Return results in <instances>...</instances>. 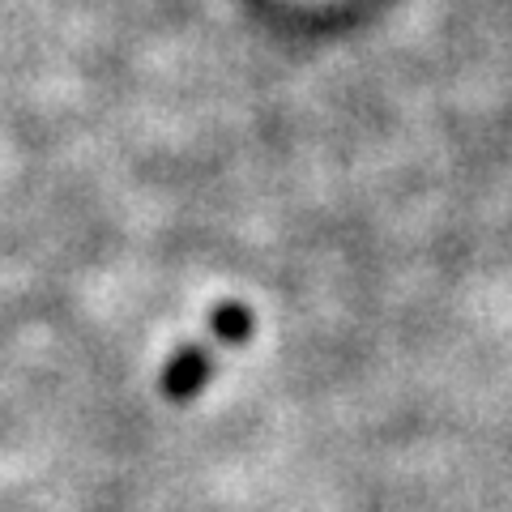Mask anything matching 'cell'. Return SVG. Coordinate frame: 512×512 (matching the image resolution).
<instances>
[{
  "label": "cell",
  "instance_id": "cell-1",
  "mask_svg": "<svg viewBox=\"0 0 512 512\" xmlns=\"http://www.w3.org/2000/svg\"><path fill=\"white\" fill-rule=\"evenodd\" d=\"M205 372H210V355H205V346H184L180 355L167 363L163 393L175 397V402H188V397L205 384Z\"/></svg>",
  "mask_w": 512,
  "mask_h": 512
},
{
  "label": "cell",
  "instance_id": "cell-2",
  "mask_svg": "<svg viewBox=\"0 0 512 512\" xmlns=\"http://www.w3.org/2000/svg\"><path fill=\"white\" fill-rule=\"evenodd\" d=\"M248 329H252V316L244 303H222V308L214 312V333H218V342H244L248 338Z\"/></svg>",
  "mask_w": 512,
  "mask_h": 512
}]
</instances>
